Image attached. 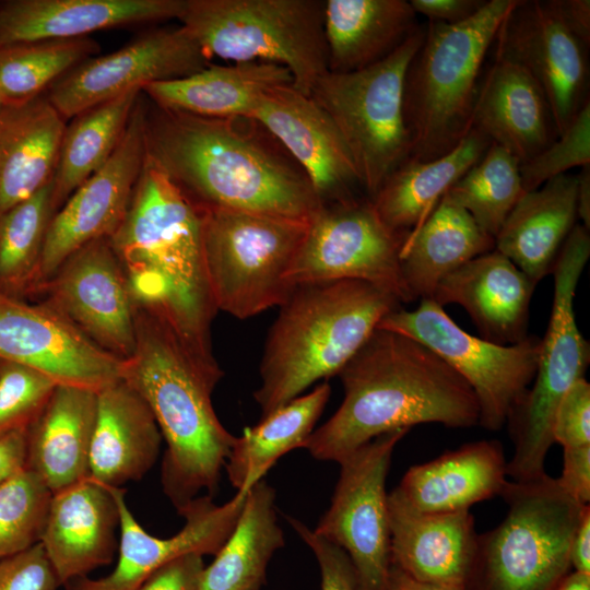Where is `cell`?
Masks as SVG:
<instances>
[{
	"mask_svg": "<svg viewBox=\"0 0 590 590\" xmlns=\"http://www.w3.org/2000/svg\"><path fill=\"white\" fill-rule=\"evenodd\" d=\"M146 155L194 202L309 223L323 206L297 163L249 118L146 108Z\"/></svg>",
	"mask_w": 590,
	"mask_h": 590,
	"instance_id": "cell-1",
	"label": "cell"
},
{
	"mask_svg": "<svg viewBox=\"0 0 590 590\" xmlns=\"http://www.w3.org/2000/svg\"><path fill=\"white\" fill-rule=\"evenodd\" d=\"M108 241L135 307L166 322L204 367L217 312L203 253V208L148 155L128 210Z\"/></svg>",
	"mask_w": 590,
	"mask_h": 590,
	"instance_id": "cell-2",
	"label": "cell"
},
{
	"mask_svg": "<svg viewBox=\"0 0 590 590\" xmlns=\"http://www.w3.org/2000/svg\"><path fill=\"white\" fill-rule=\"evenodd\" d=\"M344 399L303 448L340 463L374 438L418 424L479 425V404L465 380L406 335L376 329L338 374Z\"/></svg>",
	"mask_w": 590,
	"mask_h": 590,
	"instance_id": "cell-3",
	"label": "cell"
},
{
	"mask_svg": "<svg viewBox=\"0 0 590 590\" xmlns=\"http://www.w3.org/2000/svg\"><path fill=\"white\" fill-rule=\"evenodd\" d=\"M223 375L200 364L161 318L135 307V347L121 378L144 399L166 441L161 483L178 512L202 489L214 494L236 437L212 404Z\"/></svg>",
	"mask_w": 590,
	"mask_h": 590,
	"instance_id": "cell-4",
	"label": "cell"
},
{
	"mask_svg": "<svg viewBox=\"0 0 590 590\" xmlns=\"http://www.w3.org/2000/svg\"><path fill=\"white\" fill-rule=\"evenodd\" d=\"M400 305L389 293L357 280L296 285L266 342L261 385L253 392L261 417L316 381L338 375Z\"/></svg>",
	"mask_w": 590,
	"mask_h": 590,
	"instance_id": "cell-5",
	"label": "cell"
},
{
	"mask_svg": "<svg viewBox=\"0 0 590 590\" xmlns=\"http://www.w3.org/2000/svg\"><path fill=\"white\" fill-rule=\"evenodd\" d=\"M518 0H487L457 24L428 21L403 85L410 158L427 162L453 150L472 129L485 58Z\"/></svg>",
	"mask_w": 590,
	"mask_h": 590,
	"instance_id": "cell-6",
	"label": "cell"
},
{
	"mask_svg": "<svg viewBox=\"0 0 590 590\" xmlns=\"http://www.w3.org/2000/svg\"><path fill=\"white\" fill-rule=\"evenodd\" d=\"M503 521L477 534L465 590H555L571 571L570 545L585 508L547 473L508 480Z\"/></svg>",
	"mask_w": 590,
	"mask_h": 590,
	"instance_id": "cell-7",
	"label": "cell"
},
{
	"mask_svg": "<svg viewBox=\"0 0 590 590\" xmlns=\"http://www.w3.org/2000/svg\"><path fill=\"white\" fill-rule=\"evenodd\" d=\"M324 0H186L180 25L209 59L286 68L309 95L328 71Z\"/></svg>",
	"mask_w": 590,
	"mask_h": 590,
	"instance_id": "cell-8",
	"label": "cell"
},
{
	"mask_svg": "<svg viewBox=\"0 0 590 590\" xmlns=\"http://www.w3.org/2000/svg\"><path fill=\"white\" fill-rule=\"evenodd\" d=\"M589 256V231L576 224L553 267V305L547 331L541 339L533 385L507 420L514 446L507 461L510 481H529L546 473L544 463L554 444L555 412L568 389L585 378L590 363L589 342L580 333L574 311L577 284Z\"/></svg>",
	"mask_w": 590,
	"mask_h": 590,
	"instance_id": "cell-9",
	"label": "cell"
},
{
	"mask_svg": "<svg viewBox=\"0 0 590 590\" xmlns=\"http://www.w3.org/2000/svg\"><path fill=\"white\" fill-rule=\"evenodd\" d=\"M424 35L425 25H421L396 51L368 68L327 71L309 94L338 129L368 198L410 158L403 85Z\"/></svg>",
	"mask_w": 590,
	"mask_h": 590,
	"instance_id": "cell-10",
	"label": "cell"
},
{
	"mask_svg": "<svg viewBox=\"0 0 590 590\" xmlns=\"http://www.w3.org/2000/svg\"><path fill=\"white\" fill-rule=\"evenodd\" d=\"M203 208V253L217 310L246 319L281 306L309 223Z\"/></svg>",
	"mask_w": 590,
	"mask_h": 590,
	"instance_id": "cell-11",
	"label": "cell"
},
{
	"mask_svg": "<svg viewBox=\"0 0 590 590\" xmlns=\"http://www.w3.org/2000/svg\"><path fill=\"white\" fill-rule=\"evenodd\" d=\"M412 338L442 358L473 390L479 425L498 430L521 400L535 375L541 339L502 345L469 334L430 298L414 310L397 309L377 326Z\"/></svg>",
	"mask_w": 590,
	"mask_h": 590,
	"instance_id": "cell-12",
	"label": "cell"
},
{
	"mask_svg": "<svg viewBox=\"0 0 590 590\" xmlns=\"http://www.w3.org/2000/svg\"><path fill=\"white\" fill-rule=\"evenodd\" d=\"M406 238L382 222L367 196L326 203L308 224L290 281L296 286L357 280L401 304L413 302L400 268Z\"/></svg>",
	"mask_w": 590,
	"mask_h": 590,
	"instance_id": "cell-13",
	"label": "cell"
},
{
	"mask_svg": "<svg viewBox=\"0 0 590 590\" xmlns=\"http://www.w3.org/2000/svg\"><path fill=\"white\" fill-rule=\"evenodd\" d=\"M408 432L382 434L339 463L330 507L314 530L346 553L358 590H388L391 559L386 479L393 450Z\"/></svg>",
	"mask_w": 590,
	"mask_h": 590,
	"instance_id": "cell-14",
	"label": "cell"
},
{
	"mask_svg": "<svg viewBox=\"0 0 590 590\" xmlns=\"http://www.w3.org/2000/svg\"><path fill=\"white\" fill-rule=\"evenodd\" d=\"M209 64L210 59L181 25L162 27L114 52L82 61L57 80L46 96L67 120L130 91L188 76Z\"/></svg>",
	"mask_w": 590,
	"mask_h": 590,
	"instance_id": "cell-15",
	"label": "cell"
},
{
	"mask_svg": "<svg viewBox=\"0 0 590 590\" xmlns=\"http://www.w3.org/2000/svg\"><path fill=\"white\" fill-rule=\"evenodd\" d=\"M145 123L146 107L140 96L110 157L51 217L38 291L69 256L93 240L109 238L121 223L146 156Z\"/></svg>",
	"mask_w": 590,
	"mask_h": 590,
	"instance_id": "cell-16",
	"label": "cell"
},
{
	"mask_svg": "<svg viewBox=\"0 0 590 590\" xmlns=\"http://www.w3.org/2000/svg\"><path fill=\"white\" fill-rule=\"evenodd\" d=\"M494 56L522 67L544 92L558 135L589 102L586 47L552 0H518L493 43Z\"/></svg>",
	"mask_w": 590,
	"mask_h": 590,
	"instance_id": "cell-17",
	"label": "cell"
},
{
	"mask_svg": "<svg viewBox=\"0 0 590 590\" xmlns=\"http://www.w3.org/2000/svg\"><path fill=\"white\" fill-rule=\"evenodd\" d=\"M0 361L21 364L57 385L98 392L121 379L123 359L106 352L47 303L30 305L0 291Z\"/></svg>",
	"mask_w": 590,
	"mask_h": 590,
	"instance_id": "cell-18",
	"label": "cell"
},
{
	"mask_svg": "<svg viewBox=\"0 0 590 590\" xmlns=\"http://www.w3.org/2000/svg\"><path fill=\"white\" fill-rule=\"evenodd\" d=\"M47 303L106 352L126 359L135 347V306L108 238L69 256L42 285Z\"/></svg>",
	"mask_w": 590,
	"mask_h": 590,
	"instance_id": "cell-19",
	"label": "cell"
},
{
	"mask_svg": "<svg viewBox=\"0 0 590 590\" xmlns=\"http://www.w3.org/2000/svg\"><path fill=\"white\" fill-rule=\"evenodd\" d=\"M119 509V556L107 576H82L69 580L64 590H138L158 568L186 554L215 555L232 533L247 493L216 505L212 496L194 498L178 514L185 524L175 535L161 539L145 531L130 511L125 489L113 487Z\"/></svg>",
	"mask_w": 590,
	"mask_h": 590,
	"instance_id": "cell-20",
	"label": "cell"
},
{
	"mask_svg": "<svg viewBox=\"0 0 590 590\" xmlns=\"http://www.w3.org/2000/svg\"><path fill=\"white\" fill-rule=\"evenodd\" d=\"M249 119L270 133L297 163L323 204L355 196L361 186L350 152L333 121L292 83L259 99Z\"/></svg>",
	"mask_w": 590,
	"mask_h": 590,
	"instance_id": "cell-21",
	"label": "cell"
},
{
	"mask_svg": "<svg viewBox=\"0 0 590 590\" xmlns=\"http://www.w3.org/2000/svg\"><path fill=\"white\" fill-rule=\"evenodd\" d=\"M391 566L411 578L465 590L477 533L470 510L420 512L388 494Z\"/></svg>",
	"mask_w": 590,
	"mask_h": 590,
	"instance_id": "cell-22",
	"label": "cell"
},
{
	"mask_svg": "<svg viewBox=\"0 0 590 590\" xmlns=\"http://www.w3.org/2000/svg\"><path fill=\"white\" fill-rule=\"evenodd\" d=\"M118 528L111 486L88 477L52 494L40 543L61 586L111 563Z\"/></svg>",
	"mask_w": 590,
	"mask_h": 590,
	"instance_id": "cell-23",
	"label": "cell"
},
{
	"mask_svg": "<svg viewBox=\"0 0 590 590\" xmlns=\"http://www.w3.org/2000/svg\"><path fill=\"white\" fill-rule=\"evenodd\" d=\"M186 0H12L0 5V47L178 20Z\"/></svg>",
	"mask_w": 590,
	"mask_h": 590,
	"instance_id": "cell-24",
	"label": "cell"
},
{
	"mask_svg": "<svg viewBox=\"0 0 590 590\" xmlns=\"http://www.w3.org/2000/svg\"><path fill=\"white\" fill-rule=\"evenodd\" d=\"M535 283L494 249L447 275L430 299L462 306L482 339L509 345L524 340Z\"/></svg>",
	"mask_w": 590,
	"mask_h": 590,
	"instance_id": "cell-25",
	"label": "cell"
},
{
	"mask_svg": "<svg viewBox=\"0 0 590 590\" xmlns=\"http://www.w3.org/2000/svg\"><path fill=\"white\" fill-rule=\"evenodd\" d=\"M472 128L520 164L534 157L557 137L547 98L522 67L495 57L482 75Z\"/></svg>",
	"mask_w": 590,
	"mask_h": 590,
	"instance_id": "cell-26",
	"label": "cell"
},
{
	"mask_svg": "<svg viewBox=\"0 0 590 590\" xmlns=\"http://www.w3.org/2000/svg\"><path fill=\"white\" fill-rule=\"evenodd\" d=\"M508 480L502 444L479 440L411 467L392 492L416 511L453 512L500 496Z\"/></svg>",
	"mask_w": 590,
	"mask_h": 590,
	"instance_id": "cell-27",
	"label": "cell"
},
{
	"mask_svg": "<svg viewBox=\"0 0 590 590\" xmlns=\"http://www.w3.org/2000/svg\"><path fill=\"white\" fill-rule=\"evenodd\" d=\"M162 434L144 399L122 378L97 392L90 477L111 487L142 479L154 465Z\"/></svg>",
	"mask_w": 590,
	"mask_h": 590,
	"instance_id": "cell-28",
	"label": "cell"
},
{
	"mask_svg": "<svg viewBox=\"0 0 590 590\" xmlns=\"http://www.w3.org/2000/svg\"><path fill=\"white\" fill-rule=\"evenodd\" d=\"M97 392L57 385L27 428V468L52 494L90 477Z\"/></svg>",
	"mask_w": 590,
	"mask_h": 590,
	"instance_id": "cell-29",
	"label": "cell"
},
{
	"mask_svg": "<svg viewBox=\"0 0 590 590\" xmlns=\"http://www.w3.org/2000/svg\"><path fill=\"white\" fill-rule=\"evenodd\" d=\"M66 119L40 95L0 110V215L52 179Z\"/></svg>",
	"mask_w": 590,
	"mask_h": 590,
	"instance_id": "cell-30",
	"label": "cell"
},
{
	"mask_svg": "<svg viewBox=\"0 0 590 590\" xmlns=\"http://www.w3.org/2000/svg\"><path fill=\"white\" fill-rule=\"evenodd\" d=\"M576 189L577 177L564 174L526 192L495 236V249L535 284L552 273L577 224Z\"/></svg>",
	"mask_w": 590,
	"mask_h": 590,
	"instance_id": "cell-31",
	"label": "cell"
},
{
	"mask_svg": "<svg viewBox=\"0 0 590 590\" xmlns=\"http://www.w3.org/2000/svg\"><path fill=\"white\" fill-rule=\"evenodd\" d=\"M406 0H324L328 71L345 73L378 63L420 26Z\"/></svg>",
	"mask_w": 590,
	"mask_h": 590,
	"instance_id": "cell-32",
	"label": "cell"
},
{
	"mask_svg": "<svg viewBox=\"0 0 590 590\" xmlns=\"http://www.w3.org/2000/svg\"><path fill=\"white\" fill-rule=\"evenodd\" d=\"M293 84L290 71L271 62L209 64L180 79L142 88L155 106L211 118H250L261 96L281 84Z\"/></svg>",
	"mask_w": 590,
	"mask_h": 590,
	"instance_id": "cell-33",
	"label": "cell"
},
{
	"mask_svg": "<svg viewBox=\"0 0 590 590\" xmlns=\"http://www.w3.org/2000/svg\"><path fill=\"white\" fill-rule=\"evenodd\" d=\"M495 249V238L446 193L401 250L400 268L412 298H432L447 275Z\"/></svg>",
	"mask_w": 590,
	"mask_h": 590,
	"instance_id": "cell-34",
	"label": "cell"
},
{
	"mask_svg": "<svg viewBox=\"0 0 590 590\" xmlns=\"http://www.w3.org/2000/svg\"><path fill=\"white\" fill-rule=\"evenodd\" d=\"M475 129L449 153L427 162L409 158L369 198L382 222L404 235L415 232L448 189L491 145Z\"/></svg>",
	"mask_w": 590,
	"mask_h": 590,
	"instance_id": "cell-35",
	"label": "cell"
},
{
	"mask_svg": "<svg viewBox=\"0 0 590 590\" xmlns=\"http://www.w3.org/2000/svg\"><path fill=\"white\" fill-rule=\"evenodd\" d=\"M275 491L263 480L247 493L239 518L213 562L204 567L200 590H260L275 551L284 546Z\"/></svg>",
	"mask_w": 590,
	"mask_h": 590,
	"instance_id": "cell-36",
	"label": "cell"
},
{
	"mask_svg": "<svg viewBox=\"0 0 590 590\" xmlns=\"http://www.w3.org/2000/svg\"><path fill=\"white\" fill-rule=\"evenodd\" d=\"M328 382L300 394L235 437L225 462L231 484L247 493L283 455L303 448L314 432L329 397Z\"/></svg>",
	"mask_w": 590,
	"mask_h": 590,
	"instance_id": "cell-37",
	"label": "cell"
},
{
	"mask_svg": "<svg viewBox=\"0 0 590 590\" xmlns=\"http://www.w3.org/2000/svg\"><path fill=\"white\" fill-rule=\"evenodd\" d=\"M141 94L133 90L88 108L66 127L51 179L55 213L110 157Z\"/></svg>",
	"mask_w": 590,
	"mask_h": 590,
	"instance_id": "cell-38",
	"label": "cell"
},
{
	"mask_svg": "<svg viewBox=\"0 0 590 590\" xmlns=\"http://www.w3.org/2000/svg\"><path fill=\"white\" fill-rule=\"evenodd\" d=\"M52 181L0 215V291L11 296L38 291L39 264L54 216Z\"/></svg>",
	"mask_w": 590,
	"mask_h": 590,
	"instance_id": "cell-39",
	"label": "cell"
},
{
	"mask_svg": "<svg viewBox=\"0 0 590 590\" xmlns=\"http://www.w3.org/2000/svg\"><path fill=\"white\" fill-rule=\"evenodd\" d=\"M88 37L0 47V96L4 105L32 101L98 52Z\"/></svg>",
	"mask_w": 590,
	"mask_h": 590,
	"instance_id": "cell-40",
	"label": "cell"
},
{
	"mask_svg": "<svg viewBox=\"0 0 590 590\" xmlns=\"http://www.w3.org/2000/svg\"><path fill=\"white\" fill-rule=\"evenodd\" d=\"M524 193L519 161L495 143L446 192L494 238Z\"/></svg>",
	"mask_w": 590,
	"mask_h": 590,
	"instance_id": "cell-41",
	"label": "cell"
},
{
	"mask_svg": "<svg viewBox=\"0 0 590 590\" xmlns=\"http://www.w3.org/2000/svg\"><path fill=\"white\" fill-rule=\"evenodd\" d=\"M52 493L26 468L0 486V559L40 542Z\"/></svg>",
	"mask_w": 590,
	"mask_h": 590,
	"instance_id": "cell-42",
	"label": "cell"
},
{
	"mask_svg": "<svg viewBox=\"0 0 590 590\" xmlns=\"http://www.w3.org/2000/svg\"><path fill=\"white\" fill-rule=\"evenodd\" d=\"M590 165V102L575 116L568 127L543 151L520 164L526 192L567 174L575 167Z\"/></svg>",
	"mask_w": 590,
	"mask_h": 590,
	"instance_id": "cell-43",
	"label": "cell"
},
{
	"mask_svg": "<svg viewBox=\"0 0 590 590\" xmlns=\"http://www.w3.org/2000/svg\"><path fill=\"white\" fill-rule=\"evenodd\" d=\"M57 384L31 367L0 362V433L28 427Z\"/></svg>",
	"mask_w": 590,
	"mask_h": 590,
	"instance_id": "cell-44",
	"label": "cell"
},
{
	"mask_svg": "<svg viewBox=\"0 0 590 590\" xmlns=\"http://www.w3.org/2000/svg\"><path fill=\"white\" fill-rule=\"evenodd\" d=\"M60 587L40 542L0 559V590H58Z\"/></svg>",
	"mask_w": 590,
	"mask_h": 590,
	"instance_id": "cell-45",
	"label": "cell"
},
{
	"mask_svg": "<svg viewBox=\"0 0 590 590\" xmlns=\"http://www.w3.org/2000/svg\"><path fill=\"white\" fill-rule=\"evenodd\" d=\"M552 434L554 442L563 448L590 445V385L586 378L577 380L563 397Z\"/></svg>",
	"mask_w": 590,
	"mask_h": 590,
	"instance_id": "cell-46",
	"label": "cell"
},
{
	"mask_svg": "<svg viewBox=\"0 0 590 590\" xmlns=\"http://www.w3.org/2000/svg\"><path fill=\"white\" fill-rule=\"evenodd\" d=\"M292 528L315 554L320 569V590H358L355 573L346 553L317 535L299 520L287 517Z\"/></svg>",
	"mask_w": 590,
	"mask_h": 590,
	"instance_id": "cell-47",
	"label": "cell"
},
{
	"mask_svg": "<svg viewBox=\"0 0 590 590\" xmlns=\"http://www.w3.org/2000/svg\"><path fill=\"white\" fill-rule=\"evenodd\" d=\"M203 556L191 553L177 557L154 571L138 590H200Z\"/></svg>",
	"mask_w": 590,
	"mask_h": 590,
	"instance_id": "cell-48",
	"label": "cell"
},
{
	"mask_svg": "<svg viewBox=\"0 0 590 590\" xmlns=\"http://www.w3.org/2000/svg\"><path fill=\"white\" fill-rule=\"evenodd\" d=\"M560 487L580 505L590 502V445L564 448Z\"/></svg>",
	"mask_w": 590,
	"mask_h": 590,
	"instance_id": "cell-49",
	"label": "cell"
},
{
	"mask_svg": "<svg viewBox=\"0 0 590 590\" xmlns=\"http://www.w3.org/2000/svg\"><path fill=\"white\" fill-rule=\"evenodd\" d=\"M487 0H411L416 14L429 21L457 24L473 16Z\"/></svg>",
	"mask_w": 590,
	"mask_h": 590,
	"instance_id": "cell-50",
	"label": "cell"
},
{
	"mask_svg": "<svg viewBox=\"0 0 590 590\" xmlns=\"http://www.w3.org/2000/svg\"><path fill=\"white\" fill-rule=\"evenodd\" d=\"M27 428L0 433V486L27 468Z\"/></svg>",
	"mask_w": 590,
	"mask_h": 590,
	"instance_id": "cell-51",
	"label": "cell"
},
{
	"mask_svg": "<svg viewBox=\"0 0 590 590\" xmlns=\"http://www.w3.org/2000/svg\"><path fill=\"white\" fill-rule=\"evenodd\" d=\"M552 3L571 33L589 48L590 45V1L552 0Z\"/></svg>",
	"mask_w": 590,
	"mask_h": 590,
	"instance_id": "cell-52",
	"label": "cell"
},
{
	"mask_svg": "<svg viewBox=\"0 0 590 590\" xmlns=\"http://www.w3.org/2000/svg\"><path fill=\"white\" fill-rule=\"evenodd\" d=\"M571 570L590 576V506L582 512L570 545Z\"/></svg>",
	"mask_w": 590,
	"mask_h": 590,
	"instance_id": "cell-53",
	"label": "cell"
},
{
	"mask_svg": "<svg viewBox=\"0 0 590 590\" xmlns=\"http://www.w3.org/2000/svg\"><path fill=\"white\" fill-rule=\"evenodd\" d=\"M577 177V217L587 229L590 228V165L581 167Z\"/></svg>",
	"mask_w": 590,
	"mask_h": 590,
	"instance_id": "cell-54",
	"label": "cell"
},
{
	"mask_svg": "<svg viewBox=\"0 0 590 590\" xmlns=\"http://www.w3.org/2000/svg\"><path fill=\"white\" fill-rule=\"evenodd\" d=\"M388 590H463L422 582L391 566Z\"/></svg>",
	"mask_w": 590,
	"mask_h": 590,
	"instance_id": "cell-55",
	"label": "cell"
},
{
	"mask_svg": "<svg viewBox=\"0 0 590 590\" xmlns=\"http://www.w3.org/2000/svg\"><path fill=\"white\" fill-rule=\"evenodd\" d=\"M555 590H590V576L571 570Z\"/></svg>",
	"mask_w": 590,
	"mask_h": 590,
	"instance_id": "cell-56",
	"label": "cell"
},
{
	"mask_svg": "<svg viewBox=\"0 0 590 590\" xmlns=\"http://www.w3.org/2000/svg\"><path fill=\"white\" fill-rule=\"evenodd\" d=\"M3 106H4V104H3L2 98L0 96V110L2 109Z\"/></svg>",
	"mask_w": 590,
	"mask_h": 590,
	"instance_id": "cell-57",
	"label": "cell"
}]
</instances>
